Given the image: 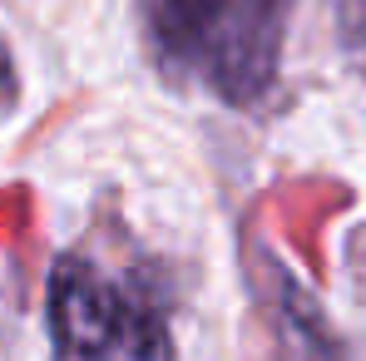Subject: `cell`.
<instances>
[{"mask_svg":"<svg viewBox=\"0 0 366 361\" xmlns=\"http://www.w3.org/2000/svg\"><path fill=\"white\" fill-rule=\"evenodd\" d=\"M297 0H144V45L154 64L228 109H252L282 69Z\"/></svg>","mask_w":366,"mask_h":361,"instance_id":"cell-1","label":"cell"},{"mask_svg":"<svg viewBox=\"0 0 366 361\" xmlns=\"http://www.w3.org/2000/svg\"><path fill=\"white\" fill-rule=\"evenodd\" d=\"M50 361H174L164 282L134 257L79 242L55 257L45 287Z\"/></svg>","mask_w":366,"mask_h":361,"instance_id":"cell-2","label":"cell"},{"mask_svg":"<svg viewBox=\"0 0 366 361\" xmlns=\"http://www.w3.org/2000/svg\"><path fill=\"white\" fill-rule=\"evenodd\" d=\"M252 292L277 342V361H357L347 337L327 322L317 297L297 282V272L282 267L267 247H252Z\"/></svg>","mask_w":366,"mask_h":361,"instance_id":"cell-3","label":"cell"},{"mask_svg":"<svg viewBox=\"0 0 366 361\" xmlns=\"http://www.w3.org/2000/svg\"><path fill=\"white\" fill-rule=\"evenodd\" d=\"M337 15L352 40H366V0H337Z\"/></svg>","mask_w":366,"mask_h":361,"instance_id":"cell-4","label":"cell"},{"mask_svg":"<svg viewBox=\"0 0 366 361\" xmlns=\"http://www.w3.org/2000/svg\"><path fill=\"white\" fill-rule=\"evenodd\" d=\"M15 104V60H10V50H5V40H0V114Z\"/></svg>","mask_w":366,"mask_h":361,"instance_id":"cell-5","label":"cell"}]
</instances>
